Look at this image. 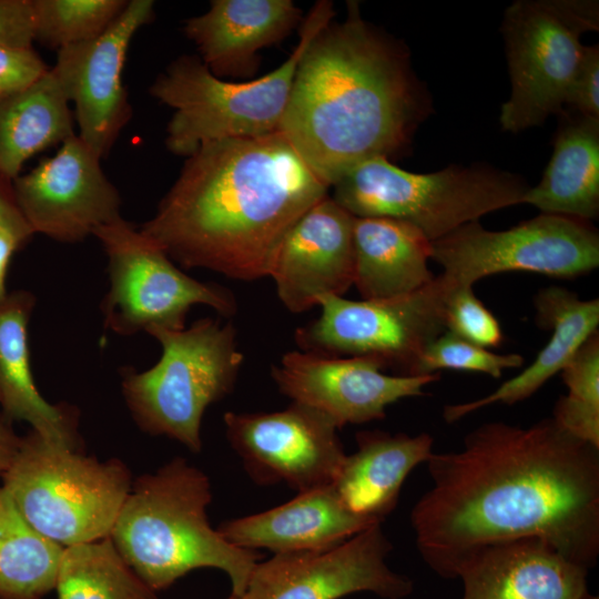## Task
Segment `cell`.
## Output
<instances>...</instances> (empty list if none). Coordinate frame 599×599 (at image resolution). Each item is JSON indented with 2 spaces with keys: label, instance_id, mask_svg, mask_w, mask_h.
<instances>
[{
  "label": "cell",
  "instance_id": "4",
  "mask_svg": "<svg viewBox=\"0 0 599 599\" xmlns=\"http://www.w3.org/2000/svg\"><path fill=\"white\" fill-rule=\"evenodd\" d=\"M209 477L184 458H174L132 483L109 538L153 590L187 572L215 568L227 575L232 595L242 597L260 562L257 550L229 542L207 520Z\"/></svg>",
  "mask_w": 599,
  "mask_h": 599
},
{
  "label": "cell",
  "instance_id": "2",
  "mask_svg": "<svg viewBox=\"0 0 599 599\" xmlns=\"http://www.w3.org/2000/svg\"><path fill=\"white\" fill-rule=\"evenodd\" d=\"M282 131L206 143L140 227L184 268L270 277L295 223L328 194Z\"/></svg>",
  "mask_w": 599,
  "mask_h": 599
},
{
  "label": "cell",
  "instance_id": "16",
  "mask_svg": "<svg viewBox=\"0 0 599 599\" xmlns=\"http://www.w3.org/2000/svg\"><path fill=\"white\" fill-rule=\"evenodd\" d=\"M153 14L154 1H128L102 34L59 49L51 68L68 101L74 104L79 138L101 159L131 119L123 68L134 34Z\"/></svg>",
  "mask_w": 599,
  "mask_h": 599
},
{
  "label": "cell",
  "instance_id": "7",
  "mask_svg": "<svg viewBox=\"0 0 599 599\" xmlns=\"http://www.w3.org/2000/svg\"><path fill=\"white\" fill-rule=\"evenodd\" d=\"M529 187L521 176L488 165L414 173L373 158L339 176L331 197L355 217L402 220L433 242L485 214L522 203Z\"/></svg>",
  "mask_w": 599,
  "mask_h": 599
},
{
  "label": "cell",
  "instance_id": "28",
  "mask_svg": "<svg viewBox=\"0 0 599 599\" xmlns=\"http://www.w3.org/2000/svg\"><path fill=\"white\" fill-rule=\"evenodd\" d=\"M63 547L40 534L0 487V599H41L54 589Z\"/></svg>",
  "mask_w": 599,
  "mask_h": 599
},
{
  "label": "cell",
  "instance_id": "27",
  "mask_svg": "<svg viewBox=\"0 0 599 599\" xmlns=\"http://www.w3.org/2000/svg\"><path fill=\"white\" fill-rule=\"evenodd\" d=\"M69 101L52 70L0 100V176L12 182L31 156L74 134Z\"/></svg>",
  "mask_w": 599,
  "mask_h": 599
},
{
  "label": "cell",
  "instance_id": "12",
  "mask_svg": "<svg viewBox=\"0 0 599 599\" xmlns=\"http://www.w3.org/2000/svg\"><path fill=\"white\" fill-rule=\"evenodd\" d=\"M430 244V260L457 286L507 272L571 278L599 265L598 231L564 215L541 213L505 231L470 222Z\"/></svg>",
  "mask_w": 599,
  "mask_h": 599
},
{
  "label": "cell",
  "instance_id": "9",
  "mask_svg": "<svg viewBox=\"0 0 599 599\" xmlns=\"http://www.w3.org/2000/svg\"><path fill=\"white\" fill-rule=\"evenodd\" d=\"M599 29L595 0H517L501 23L511 82L502 104V130L518 133L542 124L564 108L585 52L581 37Z\"/></svg>",
  "mask_w": 599,
  "mask_h": 599
},
{
  "label": "cell",
  "instance_id": "10",
  "mask_svg": "<svg viewBox=\"0 0 599 599\" xmlns=\"http://www.w3.org/2000/svg\"><path fill=\"white\" fill-rule=\"evenodd\" d=\"M108 257L109 290L101 303L106 328L130 336L153 327L182 329L194 305L224 317L237 309L225 287L182 272L163 248L122 216L94 230Z\"/></svg>",
  "mask_w": 599,
  "mask_h": 599
},
{
  "label": "cell",
  "instance_id": "25",
  "mask_svg": "<svg viewBox=\"0 0 599 599\" xmlns=\"http://www.w3.org/2000/svg\"><path fill=\"white\" fill-rule=\"evenodd\" d=\"M353 243V285L363 300L409 294L435 277L428 267L430 241L408 222L354 216Z\"/></svg>",
  "mask_w": 599,
  "mask_h": 599
},
{
  "label": "cell",
  "instance_id": "38",
  "mask_svg": "<svg viewBox=\"0 0 599 599\" xmlns=\"http://www.w3.org/2000/svg\"><path fill=\"white\" fill-rule=\"evenodd\" d=\"M21 438H19L11 427L4 422L0 415V476L7 470L14 459L20 447Z\"/></svg>",
  "mask_w": 599,
  "mask_h": 599
},
{
  "label": "cell",
  "instance_id": "37",
  "mask_svg": "<svg viewBox=\"0 0 599 599\" xmlns=\"http://www.w3.org/2000/svg\"><path fill=\"white\" fill-rule=\"evenodd\" d=\"M33 232L16 206L0 220V300L8 293L6 275L10 258Z\"/></svg>",
  "mask_w": 599,
  "mask_h": 599
},
{
  "label": "cell",
  "instance_id": "17",
  "mask_svg": "<svg viewBox=\"0 0 599 599\" xmlns=\"http://www.w3.org/2000/svg\"><path fill=\"white\" fill-rule=\"evenodd\" d=\"M373 358L285 353L271 369L278 390L292 402L327 416L337 428L385 417L387 406L425 395L440 375H387Z\"/></svg>",
  "mask_w": 599,
  "mask_h": 599
},
{
  "label": "cell",
  "instance_id": "26",
  "mask_svg": "<svg viewBox=\"0 0 599 599\" xmlns=\"http://www.w3.org/2000/svg\"><path fill=\"white\" fill-rule=\"evenodd\" d=\"M550 161L522 203L583 221L599 214V118L562 109Z\"/></svg>",
  "mask_w": 599,
  "mask_h": 599
},
{
  "label": "cell",
  "instance_id": "1",
  "mask_svg": "<svg viewBox=\"0 0 599 599\" xmlns=\"http://www.w3.org/2000/svg\"><path fill=\"white\" fill-rule=\"evenodd\" d=\"M430 488L410 524L418 551L455 579L481 548L538 538L588 569L599 554V448L554 418L528 427L485 423L461 449L433 453Z\"/></svg>",
  "mask_w": 599,
  "mask_h": 599
},
{
  "label": "cell",
  "instance_id": "32",
  "mask_svg": "<svg viewBox=\"0 0 599 599\" xmlns=\"http://www.w3.org/2000/svg\"><path fill=\"white\" fill-rule=\"evenodd\" d=\"M522 363L524 357L519 354H497L445 331L426 346L410 376L451 369L483 373L499 378L504 369L518 368Z\"/></svg>",
  "mask_w": 599,
  "mask_h": 599
},
{
  "label": "cell",
  "instance_id": "41",
  "mask_svg": "<svg viewBox=\"0 0 599 599\" xmlns=\"http://www.w3.org/2000/svg\"><path fill=\"white\" fill-rule=\"evenodd\" d=\"M229 599H242V597L231 596Z\"/></svg>",
  "mask_w": 599,
  "mask_h": 599
},
{
  "label": "cell",
  "instance_id": "11",
  "mask_svg": "<svg viewBox=\"0 0 599 599\" xmlns=\"http://www.w3.org/2000/svg\"><path fill=\"white\" fill-rule=\"evenodd\" d=\"M456 287L440 274L415 292L388 298L323 295L319 317L298 327L294 337L301 351L373 358L410 376L426 346L446 331V301Z\"/></svg>",
  "mask_w": 599,
  "mask_h": 599
},
{
  "label": "cell",
  "instance_id": "5",
  "mask_svg": "<svg viewBox=\"0 0 599 599\" xmlns=\"http://www.w3.org/2000/svg\"><path fill=\"white\" fill-rule=\"evenodd\" d=\"M334 17L333 2L317 1L303 19L300 41L287 60L251 81L221 79L195 55L174 59L150 88L153 98L173 110L166 125L167 150L187 158L206 143L281 131L297 64Z\"/></svg>",
  "mask_w": 599,
  "mask_h": 599
},
{
  "label": "cell",
  "instance_id": "29",
  "mask_svg": "<svg viewBox=\"0 0 599 599\" xmlns=\"http://www.w3.org/2000/svg\"><path fill=\"white\" fill-rule=\"evenodd\" d=\"M54 589L58 599H158L109 537L65 547Z\"/></svg>",
  "mask_w": 599,
  "mask_h": 599
},
{
  "label": "cell",
  "instance_id": "21",
  "mask_svg": "<svg viewBox=\"0 0 599 599\" xmlns=\"http://www.w3.org/2000/svg\"><path fill=\"white\" fill-rule=\"evenodd\" d=\"M373 525L351 511L328 485L298 493L268 510L224 521L217 530L237 547L287 555L334 548Z\"/></svg>",
  "mask_w": 599,
  "mask_h": 599
},
{
  "label": "cell",
  "instance_id": "18",
  "mask_svg": "<svg viewBox=\"0 0 599 599\" xmlns=\"http://www.w3.org/2000/svg\"><path fill=\"white\" fill-rule=\"evenodd\" d=\"M353 224L354 216L327 194L291 229L270 274L290 312L309 311L321 296H343L353 286Z\"/></svg>",
  "mask_w": 599,
  "mask_h": 599
},
{
  "label": "cell",
  "instance_id": "24",
  "mask_svg": "<svg viewBox=\"0 0 599 599\" xmlns=\"http://www.w3.org/2000/svg\"><path fill=\"white\" fill-rule=\"evenodd\" d=\"M34 303L22 290L0 300V404L6 416L30 424L43 438L75 448L74 414L48 403L33 380L28 323Z\"/></svg>",
  "mask_w": 599,
  "mask_h": 599
},
{
  "label": "cell",
  "instance_id": "34",
  "mask_svg": "<svg viewBox=\"0 0 599 599\" xmlns=\"http://www.w3.org/2000/svg\"><path fill=\"white\" fill-rule=\"evenodd\" d=\"M50 69L33 48L0 45V100L30 88Z\"/></svg>",
  "mask_w": 599,
  "mask_h": 599
},
{
  "label": "cell",
  "instance_id": "14",
  "mask_svg": "<svg viewBox=\"0 0 599 599\" xmlns=\"http://www.w3.org/2000/svg\"><path fill=\"white\" fill-rule=\"evenodd\" d=\"M101 158L78 134L29 173L11 182L14 203L35 233L75 243L121 217V196Z\"/></svg>",
  "mask_w": 599,
  "mask_h": 599
},
{
  "label": "cell",
  "instance_id": "40",
  "mask_svg": "<svg viewBox=\"0 0 599 599\" xmlns=\"http://www.w3.org/2000/svg\"><path fill=\"white\" fill-rule=\"evenodd\" d=\"M583 599H598V597L587 595Z\"/></svg>",
  "mask_w": 599,
  "mask_h": 599
},
{
  "label": "cell",
  "instance_id": "30",
  "mask_svg": "<svg viewBox=\"0 0 599 599\" xmlns=\"http://www.w3.org/2000/svg\"><path fill=\"white\" fill-rule=\"evenodd\" d=\"M567 395L554 408V420L567 433L599 447V335L592 334L560 372Z\"/></svg>",
  "mask_w": 599,
  "mask_h": 599
},
{
  "label": "cell",
  "instance_id": "39",
  "mask_svg": "<svg viewBox=\"0 0 599 599\" xmlns=\"http://www.w3.org/2000/svg\"><path fill=\"white\" fill-rule=\"evenodd\" d=\"M16 206L11 182L0 176V220Z\"/></svg>",
  "mask_w": 599,
  "mask_h": 599
},
{
  "label": "cell",
  "instance_id": "31",
  "mask_svg": "<svg viewBox=\"0 0 599 599\" xmlns=\"http://www.w3.org/2000/svg\"><path fill=\"white\" fill-rule=\"evenodd\" d=\"M126 0H32L34 40L61 49L102 34Z\"/></svg>",
  "mask_w": 599,
  "mask_h": 599
},
{
  "label": "cell",
  "instance_id": "15",
  "mask_svg": "<svg viewBox=\"0 0 599 599\" xmlns=\"http://www.w3.org/2000/svg\"><path fill=\"white\" fill-rule=\"evenodd\" d=\"M390 550L376 524L331 549L274 555L255 566L242 599H339L361 591L403 599L413 582L388 567Z\"/></svg>",
  "mask_w": 599,
  "mask_h": 599
},
{
  "label": "cell",
  "instance_id": "3",
  "mask_svg": "<svg viewBox=\"0 0 599 599\" xmlns=\"http://www.w3.org/2000/svg\"><path fill=\"white\" fill-rule=\"evenodd\" d=\"M432 111L407 47L348 1L346 18L333 19L304 51L281 131L331 189L361 162L406 154Z\"/></svg>",
  "mask_w": 599,
  "mask_h": 599
},
{
  "label": "cell",
  "instance_id": "36",
  "mask_svg": "<svg viewBox=\"0 0 599 599\" xmlns=\"http://www.w3.org/2000/svg\"><path fill=\"white\" fill-rule=\"evenodd\" d=\"M32 0H0V45L32 48Z\"/></svg>",
  "mask_w": 599,
  "mask_h": 599
},
{
  "label": "cell",
  "instance_id": "19",
  "mask_svg": "<svg viewBox=\"0 0 599 599\" xmlns=\"http://www.w3.org/2000/svg\"><path fill=\"white\" fill-rule=\"evenodd\" d=\"M292 0H213L207 11L190 18L186 37L216 77H252L258 52L283 41L303 21Z\"/></svg>",
  "mask_w": 599,
  "mask_h": 599
},
{
  "label": "cell",
  "instance_id": "33",
  "mask_svg": "<svg viewBox=\"0 0 599 599\" xmlns=\"http://www.w3.org/2000/svg\"><path fill=\"white\" fill-rule=\"evenodd\" d=\"M445 328L485 348L498 347L502 331L495 315L477 298L473 286H457L445 306Z\"/></svg>",
  "mask_w": 599,
  "mask_h": 599
},
{
  "label": "cell",
  "instance_id": "13",
  "mask_svg": "<svg viewBox=\"0 0 599 599\" xmlns=\"http://www.w3.org/2000/svg\"><path fill=\"white\" fill-rule=\"evenodd\" d=\"M224 425L231 447L258 485L285 483L297 493L328 486L346 457L337 426L300 403L271 413L226 412Z\"/></svg>",
  "mask_w": 599,
  "mask_h": 599
},
{
  "label": "cell",
  "instance_id": "23",
  "mask_svg": "<svg viewBox=\"0 0 599 599\" xmlns=\"http://www.w3.org/2000/svg\"><path fill=\"white\" fill-rule=\"evenodd\" d=\"M538 324L552 331L551 338L522 372L502 383L493 393L471 402L447 405L443 417L455 423L466 415L495 403L511 405L535 394L561 372L579 347L599 325V300H581L560 286H549L535 297Z\"/></svg>",
  "mask_w": 599,
  "mask_h": 599
},
{
  "label": "cell",
  "instance_id": "20",
  "mask_svg": "<svg viewBox=\"0 0 599 599\" xmlns=\"http://www.w3.org/2000/svg\"><path fill=\"white\" fill-rule=\"evenodd\" d=\"M461 599H583L587 569L548 542L525 538L476 551L463 565Z\"/></svg>",
  "mask_w": 599,
  "mask_h": 599
},
{
  "label": "cell",
  "instance_id": "8",
  "mask_svg": "<svg viewBox=\"0 0 599 599\" xmlns=\"http://www.w3.org/2000/svg\"><path fill=\"white\" fill-rule=\"evenodd\" d=\"M1 477L28 522L63 548L109 537L133 483L122 461H101L33 430Z\"/></svg>",
  "mask_w": 599,
  "mask_h": 599
},
{
  "label": "cell",
  "instance_id": "6",
  "mask_svg": "<svg viewBox=\"0 0 599 599\" xmlns=\"http://www.w3.org/2000/svg\"><path fill=\"white\" fill-rule=\"evenodd\" d=\"M145 333L160 343L162 354L146 370L123 373L129 410L144 432L199 453L204 413L232 392L243 364L236 331L232 323L205 317L189 328L153 327Z\"/></svg>",
  "mask_w": 599,
  "mask_h": 599
},
{
  "label": "cell",
  "instance_id": "35",
  "mask_svg": "<svg viewBox=\"0 0 599 599\" xmlns=\"http://www.w3.org/2000/svg\"><path fill=\"white\" fill-rule=\"evenodd\" d=\"M565 109L599 118V47L585 48L567 93Z\"/></svg>",
  "mask_w": 599,
  "mask_h": 599
},
{
  "label": "cell",
  "instance_id": "22",
  "mask_svg": "<svg viewBox=\"0 0 599 599\" xmlns=\"http://www.w3.org/2000/svg\"><path fill=\"white\" fill-rule=\"evenodd\" d=\"M356 443V451L346 455L331 485L351 511L382 524L396 507L409 473L433 455L434 440L427 433L364 430Z\"/></svg>",
  "mask_w": 599,
  "mask_h": 599
}]
</instances>
